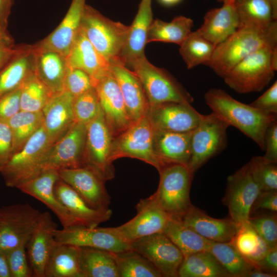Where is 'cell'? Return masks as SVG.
Segmentation results:
<instances>
[{
	"label": "cell",
	"instance_id": "4316f807",
	"mask_svg": "<svg viewBox=\"0 0 277 277\" xmlns=\"http://www.w3.org/2000/svg\"><path fill=\"white\" fill-rule=\"evenodd\" d=\"M120 87L128 114L133 122L145 116L149 108L143 86L135 74L122 65L110 67Z\"/></svg>",
	"mask_w": 277,
	"mask_h": 277
},
{
	"label": "cell",
	"instance_id": "8992f818",
	"mask_svg": "<svg viewBox=\"0 0 277 277\" xmlns=\"http://www.w3.org/2000/svg\"><path fill=\"white\" fill-rule=\"evenodd\" d=\"M51 145L43 125L0 170L6 185L17 188L38 175L43 171V162Z\"/></svg>",
	"mask_w": 277,
	"mask_h": 277
},
{
	"label": "cell",
	"instance_id": "11a10c76",
	"mask_svg": "<svg viewBox=\"0 0 277 277\" xmlns=\"http://www.w3.org/2000/svg\"><path fill=\"white\" fill-rule=\"evenodd\" d=\"M258 210H265L271 213H276L277 190L260 192L252 206L250 213Z\"/></svg>",
	"mask_w": 277,
	"mask_h": 277
},
{
	"label": "cell",
	"instance_id": "e7e4bbea",
	"mask_svg": "<svg viewBox=\"0 0 277 277\" xmlns=\"http://www.w3.org/2000/svg\"><path fill=\"white\" fill-rule=\"evenodd\" d=\"M181 0H159L163 5L166 6H172L179 3Z\"/></svg>",
	"mask_w": 277,
	"mask_h": 277
},
{
	"label": "cell",
	"instance_id": "bcb514c9",
	"mask_svg": "<svg viewBox=\"0 0 277 277\" xmlns=\"http://www.w3.org/2000/svg\"><path fill=\"white\" fill-rule=\"evenodd\" d=\"M101 106L94 87L73 97L72 109L74 122L87 125L98 114Z\"/></svg>",
	"mask_w": 277,
	"mask_h": 277
},
{
	"label": "cell",
	"instance_id": "ac0fdd59",
	"mask_svg": "<svg viewBox=\"0 0 277 277\" xmlns=\"http://www.w3.org/2000/svg\"><path fill=\"white\" fill-rule=\"evenodd\" d=\"M146 115L154 129L186 132L193 131L203 114L191 104L170 102L149 106Z\"/></svg>",
	"mask_w": 277,
	"mask_h": 277
},
{
	"label": "cell",
	"instance_id": "680465c9",
	"mask_svg": "<svg viewBox=\"0 0 277 277\" xmlns=\"http://www.w3.org/2000/svg\"><path fill=\"white\" fill-rule=\"evenodd\" d=\"M14 0H0V30L8 32V18Z\"/></svg>",
	"mask_w": 277,
	"mask_h": 277
},
{
	"label": "cell",
	"instance_id": "ab89813d",
	"mask_svg": "<svg viewBox=\"0 0 277 277\" xmlns=\"http://www.w3.org/2000/svg\"><path fill=\"white\" fill-rule=\"evenodd\" d=\"M12 133L13 153L20 150L43 125L42 111L21 110L7 121Z\"/></svg>",
	"mask_w": 277,
	"mask_h": 277
},
{
	"label": "cell",
	"instance_id": "f35d334b",
	"mask_svg": "<svg viewBox=\"0 0 277 277\" xmlns=\"http://www.w3.org/2000/svg\"><path fill=\"white\" fill-rule=\"evenodd\" d=\"M240 27H267L276 21L268 0H235Z\"/></svg>",
	"mask_w": 277,
	"mask_h": 277
},
{
	"label": "cell",
	"instance_id": "4dcf8cb0",
	"mask_svg": "<svg viewBox=\"0 0 277 277\" xmlns=\"http://www.w3.org/2000/svg\"><path fill=\"white\" fill-rule=\"evenodd\" d=\"M34 54V72L53 93L63 90L68 67L67 56L52 50H40L32 45Z\"/></svg>",
	"mask_w": 277,
	"mask_h": 277
},
{
	"label": "cell",
	"instance_id": "1f68e13d",
	"mask_svg": "<svg viewBox=\"0 0 277 277\" xmlns=\"http://www.w3.org/2000/svg\"><path fill=\"white\" fill-rule=\"evenodd\" d=\"M45 277H83L81 247L57 243L46 266Z\"/></svg>",
	"mask_w": 277,
	"mask_h": 277
},
{
	"label": "cell",
	"instance_id": "f1b7e54d",
	"mask_svg": "<svg viewBox=\"0 0 277 277\" xmlns=\"http://www.w3.org/2000/svg\"><path fill=\"white\" fill-rule=\"evenodd\" d=\"M153 21L151 0H141L132 23L126 45L121 55V64L128 68L136 60L145 56L149 27Z\"/></svg>",
	"mask_w": 277,
	"mask_h": 277
},
{
	"label": "cell",
	"instance_id": "6125c7cd",
	"mask_svg": "<svg viewBox=\"0 0 277 277\" xmlns=\"http://www.w3.org/2000/svg\"><path fill=\"white\" fill-rule=\"evenodd\" d=\"M14 40L8 32H4L0 30V45H12Z\"/></svg>",
	"mask_w": 277,
	"mask_h": 277
},
{
	"label": "cell",
	"instance_id": "836d02e7",
	"mask_svg": "<svg viewBox=\"0 0 277 277\" xmlns=\"http://www.w3.org/2000/svg\"><path fill=\"white\" fill-rule=\"evenodd\" d=\"M193 27V21L183 15L174 17L170 22L153 19L148 32L147 43L162 42L180 45L192 31Z\"/></svg>",
	"mask_w": 277,
	"mask_h": 277
},
{
	"label": "cell",
	"instance_id": "5bb4252c",
	"mask_svg": "<svg viewBox=\"0 0 277 277\" xmlns=\"http://www.w3.org/2000/svg\"><path fill=\"white\" fill-rule=\"evenodd\" d=\"M137 213L131 220L115 227H110L114 233L131 243L142 238L163 232L171 216L151 195L142 199L136 206Z\"/></svg>",
	"mask_w": 277,
	"mask_h": 277
},
{
	"label": "cell",
	"instance_id": "e0dca14e",
	"mask_svg": "<svg viewBox=\"0 0 277 277\" xmlns=\"http://www.w3.org/2000/svg\"><path fill=\"white\" fill-rule=\"evenodd\" d=\"M100 105L113 138L133 123L127 112L118 84L111 70L94 84Z\"/></svg>",
	"mask_w": 277,
	"mask_h": 277
},
{
	"label": "cell",
	"instance_id": "6f0895ef",
	"mask_svg": "<svg viewBox=\"0 0 277 277\" xmlns=\"http://www.w3.org/2000/svg\"><path fill=\"white\" fill-rule=\"evenodd\" d=\"M266 272L277 273V246L269 248L265 256L258 262L255 266Z\"/></svg>",
	"mask_w": 277,
	"mask_h": 277
},
{
	"label": "cell",
	"instance_id": "52a82bcc",
	"mask_svg": "<svg viewBox=\"0 0 277 277\" xmlns=\"http://www.w3.org/2000/svg\"><path fill=\"white\" fill-rule=\"evenodd\" d=\"M129 67L140 80L149 106L170 102H193V97L167 70L155 66L146 56L136 60Z\"/></svg>",
	"mask_w": 277,
	"mask_h": 277
},
{
	"label": "cell",
	"instance_id": "db71d44e",
	"mask_svg": "<svg viewBox=\"0 0 277 277\" xmlns=\"http://www.w3.org/2000/svg\"><path fill=\"white\" fill-rule=\"evenodd\" d=\"M31 45H0V71L17 57L27 51Z\"/></svg>",
	"mask_w": 277,
	"mask_h": 277
},
{
	"label": "cell",
	"instance_id": "484cf974",
	"mask_svg": "<svg viewBox=\"0 0 277 277\" xmlns=\"http://www.w3.org/2000/svg\"><path fill=\"white\" fill-rule=\"evenodd\" d=\"M68 67L81 69L95 83L109 72L111 66L96 50L80 29L67 56Z\"/></svg>",
	"mask_w": 277,
	"mask_h": 277
},
{
	"label": "cell",
	"instance_id": "d590c367",
	"mask_svg": "<svg viewBox=\"0 0 277 277\" xmlns=\"http://www.w3.org/2000/svg\"><path fill=\"white\" fill-rule=\"evenodd\" d=\"M180 277H229V274L209 251H200L184 258L178 270Z\"/></svg>",
	"mask_w": 277,
	"mask_h": 277
},
{
	"label": "cell",
	"instance_id": "ba28073f",
	"mask_svg": "<svg viewBox=\"0 0 277 277\" xmlns=\"http://www.w3.org/2000/svg\"><path fill=\"white\" fill-rule=\"evenodd\" d=\"M230 126L213 112L203 114L191 136V156L188 167L194 173L210 159L223 151L227 144Z\"/></svg>",
	"mask_w": 277,
	"mask_h": 277
},
{
	"label": "cell",
	"instance_id": "be15d7a7",
	"mask_svg": "<svg viewBox=\"0 0 277 277\" xmlns=\"http://www.w3.org/2000/svg\"><path fill=\"white\" fill-rule=\"evenodd\" d=\"M274 16L277 18V0H268Z\"/></svg>",
	"mask_w": 277,
	"mask_h": 277
},
{
	"label": "cell",
	"instance_id": "4fadbf2b",
	"mask_svg": "<svg viewBox=\"0 0 277 277\" xmlns=\"http://www.w3.org/2000/svg\"><path fill=\"white\" fill-rule=\"evenodd\" d=\"M86 125L75 123L60 140L48 149L43 171H57L85 166Z\"/></svg>",
	"mask_w": 277,
	"mask_h": 277
},
{
	"label": "cell",
	"instance_id": "603a6c76",
	"mask_svg": "<svg viewBox=\"0 0 277 277\" xmlns=\"http://www.w3.org/2000/svg\"><path fill=\"white\" fill-rule=\"evenodd\" d=\"M54 192L78 226L97 227L99 224L108 221L112 214L110 209L100 210L91 207L75 190L60 178L54 184Z\"/></svg>",
	"mask_w": 277,
	"mask_h": 277
},
{
	"label": "cell",
	"instance_id": "e575fe53",
	"mask_svg": "<svg viewBox=\"0 0 277 277\" xmlns=\"http://www.w3.org/2000/svg\"><path fill=\"white\" fill-rule=\"evenodd\" d=\"M83 277H119L113 252L94 248L81 247Z\"/></svg>",
	"mask_w": 277,
	"mask_h": 277
},
{
	"label": "cell",
	"instance_id": "f6af8a7d",
	"mask_svg": "<svg viewBox=\"0 0 277 277\" xmlns=\"http://www.w3.org/2000/svg\"><path fill=\"white\" fill-rule=\"evenodd\" d=\"M248 163L261 191L277 190V163L255 156Z\"/></svg>",
	"mask_w": 277,
	"mask_h": 277
},
{
	"label": "cell",
	"instance_id": "7a4b0ae2",
	"mask_svg": "<svg viewBox=\"0 0 277 277\" xmlns=\"http://www.w3.org/2000/svg\"><path fill=\"white\" fill-rule=\"evenodd\" d=\"M277 45V21L267 27L242 26L215 47L206 64L223 78L239 62L249 54L266 46Z\"/></svg>",
	"mask_w": 277,
	"mask_h": 277
},
{
	"label": "cell",
	"instance_id": "c3c4849f",
	"mask_svg": "<svg viewBox=\"0 0 277 277\" xmlns=\"http://www.w3.org/2000/svg\"><path fill=\"white\" fill-rule=\"evenodd\" d=\"M93 87L91 78L87 73L77 68L68 67L64 82L63 90L69 92L73 97H75Z\"/></svg>",
	"mask_w": 277,
	"mask_h": 277
},
{
	"label": "cell",
	"instance_id": "9c48e42d",
	"mask_svg": "<svg viewBox=\"0 0 277 277\" xmlns=\"http://www.w3.org/2000/svg\"><path fill=\"white\" fill-rule=\"evenodd\" d=\"M153 128L146 115L133 122L123 132L113 138L110 160L124 157L140 160L153 166L160 172L165 165L153 149Z\"/></svg>",
	"mask_w": 277,
	"mask_h": 277
},
{
	"label": "cell",
	"instance_id": "277c9868",
	"mask_svg": "<svg viewBox=\"0 0 277 277\" xmlns=\"http://www.w3.org/2000/svg\"><path fill=\"white\" fill-rule=\"evenodd\" d=\"M277 70V45L263 47L236 64L223 78L232 90L240 94L262 91Z\"/></svg>",
	"mask_w": 277,
	"mask_h": 277
},
{
	"label": "cell",
	"instance_id": "7bdbcfd3",
	"mask_svg": "<svg viewBox=\"0 0 277 277\" xmlns=\"http://www.w3.org/2000/svg\"><path fill=\"white\" fill-rule=\"evenodd\" d=\"M226 269L230 276L245 277L254 267L230 242L212 241L208 250Z\"/></svg>",
	"mask_w": 277,
	"mask_h": 277
},
{
	"label": "cell",
	"instance_id": "7402d4cb",
	"mask_svg": "<svg viewBox=\"0 0 277 277\" xmlns=\"http://www.w3.org/2000/svg\"><path fill=\"white\" fill-rule=\"evenodd\" d=\"M86 0H72L65 17L49 35L33 45L37 49L49 50L67 56L80 29Z\"/></svg>",
	"mask_w": 277,
	"mask_h": 277
},
{
	"label": "cell",
	"instance_id": "6da1fadb",
	"mask_svg": "<svg viewBox=\"0 0 277 277\" xmlns=\"http://www.w3.org/2000/svg\"><path fill=\"white\" fill-rule=\"evenodd\" d=\"M212 112L251 139L264 151V138L268 126L277 120V114L256 108L237 101L220 88H211L204 95Z\"/></svg>",
	"mask_w": 277,
	"mask_h": 277
},
{
	"label": "cell",
	"instance_id": "60d3db41",
	"mask_svg": "<svg viewBox=\"0 0 277 277\" xmlns=\"http://www.w3.org/2000/svg\"><path fill=\"white\" fill-rule=\"evenodd\" d=\"M179 46L180 53L188 69L206 65L211 60L216 47L197 30L191 31Z\"/></svg>",
	"mask_w": 277,
	"mask_h": 277
},
{
	"label": "cell",
	"instance_id": "f907efd6",
	"mask_svg": "<svg viewBox=\"0 0 277 277\" xmlns=\"http://www.w3.org/2000/svg\"><path fill=\"white\" fill-rule=\"evenodd\" d=\"M21 87L0 97V121L7 122L21 111Z\"/></svg>",
	"mask_w": 277,
	"mask_h": 277
},
{
	"label": "cell",
	"instance_id": "d6a6232c",
	"mask_svg": "<svg viewBox=\"0 0 277 277\" xmlns=\"http://www.w3.org/2000/svg\"><path fill=\"white\" fill-rule=\"evenodd\" d=\"M163 233L178 247L184 258L208 251L212 242L184 224L181 219L174 217H171Z\"/></svg>",
	"mask_w": 277,
	"mask_h": 277
},
{
	"label": "cell",
	"instance_id": "b9f144b4",
	"mask_svg": "<svg viewBox=\"0 0 277 277\" xmlns=\"http://www.w3.org/2000/svg\"><path fill=\"white\" fill-rule=\"evenodd\" d=\"M113 254L119 277L163 276L147 259L132 249Z\"/></svg>",
	"mask_w": 277,
	"mask_h": 277
},
{
	"label": "cell",
	"instance_id": "f546056e",
	"mask_svg": "<svg viewBox=\"0 0 277 277\" xmlns=\"http://www.w3.org/2000/svg\"><path fill=\"white\" fill-rule=\"evenodd\" d=\"M239 27V18L234 3H229L207 11L203 24L197 30L216 46L233 34Z\"/></svg>",
	"mask_w": 277,
	"mask_h": 277
},
{
	"label": "cell",
	"instance_id": "2e32d148",
	"mask_svg": "<svg viewBox=\"0 0 277 277\" xmlns=\"http://www.w3.org/2000/svg\"><path fill=\"white\" fill-rule=\"evenodd\" d=\"M54 237L57 243L100 249L114 253L131 249V244L111 231L110 227L73 226L57 229Z\"/></svg>",
	"mask_w": 277,
	"mask_h": 277
},
{
	"label": "cell",
	"instance_id": "7dc6e473",
	"mask_svg": "<svg viewBox=\"0 0 277 277\" xmlns=\"http://www.w3.org/2000/svg\"><path fill=\"white\" fill-rule=\"evenodd\" d=\"M276 213L261 214L250 216L248 222L259 236L265 241L268 248L277 246Z\"/></svg>",
	"mask_w": 277,
	"mask_h": 277
},
{
	"label": "cell",
	"instance_id": "d6986e66",
	"mask_svg": "<svg viewBox=\"0 0 277 277\" xmlns=\"http://www.w3.org/2000/svg\"><path fill=\"white\" fill-rule=\"evenodd\" d=\"M60 179L70 185L91 207L109 209L111 197L105 183L87 166L57 171Z\"/></svg>",
	"mask_w": 277,
	"mask_h": 277
},
{
	"label": "cell",
	"instance_id": "3957f363",
	"mask_svg": "<svg viewBox=\"0 0 277 277\" xmlns=\"http://www.w3.org/2000/svg\"><path fill=\"white\" fill-rule=\"evenodd\" d=\"M80 28L110 66L122 65L121 55L127 42L129 26L111 20L86 4Z\"/></svg>",
	"mask_w": 277,
	"mask_h": 277
},
{
	"label": "cell",
	"instance_id": "91938a15",
	"mask_svg": "<svg viewBox=\"0 0 277 277\" xmlns=\"http://www.w3.org/2000/svg\"><path fill=\"white\" fill-rule=\"evenodd\" d=\"M0 277H11L6 254L0 251Z\"/></svg>",
	"mask_w": 277,
	"mask_h": 277
},
{
	"label": "cell",
	"instance_id": "9a60e30c",
	"mask_svg": "<svg viewBox=\"0 0 277 277\" xmlns=\"http://www.w3.org/2000/svg\"><path fill=\"white\" fill-rule=\"evenodd\" d=\"M131 249L147 259L163 276H177L184 255L163 232L156 233L131 243Z\"/></svg>",
	"mask_w": 277,
	"mask_h": 277
},
{
	"label": "cell",
	"instance_id": "ffe728a7",
	"mask_svg": "<svg viewBox=\"0 0 277 277\" xmlns=\"http://www.w3.org/2000/svg\"><path fill=\"white\" fill-rule=\"evenodd\" d=\"M49 212H42L26 246L33 276L45 277L51 254L56 246L54 234L57 229Z\"/></svg>",
	"mask_w": 277,
	"mask_h": 277
},
{
	"label": "cell",
	"instance_id": "9f6ffc18",
	"mask_svg": "<svg viewBox=\"0 0 277 277\" xmlns=\"http://www.w3.org/2000/svg\"><path fill=\"white\" fill-rule=\"evenodd\" d=\"M264 157L277 163V120L273 122L266 130L264 138Z\"/></svg>",
	"mask_w": 277,
	"mask_h": 277
},
{
	"label": "cell",
	"instance_id": "d4e9b609",
	"mask_svg": "<svg viewBox=\"0 0 277 277\" xmlns=\"http://www.w3.org/2000/svg\"><path fill=\"white\" fill-rule=\"evenodd\" d=\"M181 220L204 238L216 242H230L239 228L231 218H213L193 205Z\"/></svg>",
	"mask_w": 277,
	"mask_h": 277
},
{
	"label": "cell",
	"instance_id": "f5cc1de1",
	"mask_svg": "<svg viewBox=\"0 0 277 277\" xmlns=\"http://www.w3.org/2000/svg\"><path fill=\"white\" fill-rule=\"evenodd\" d=\"M250 105L260 110L277 114V81Z\"/></svg>",
	"mask_w": 277,
	"mask_h": 277
},
{
	"label": "cell",
	"instance_id": "8d00e7d4",
	"mask_svg": "<svg viewBox=\"0 0 277 277\" xmlns=\"http://www.w3.org/2000/svg\"><path fill=\"white\" fill-rule=\"evenodd\" d=\"M34 71V54L30 48L0 71V97L19 88Z\"/></svg>",
	"mask_w": 277,
	"mask_h": 277
},
{
	"label": "cell",
	"instance_id": "83f0119b",
	"mask_svg": "<svg viewBox=\"0 0 277 277\" xmlns=\"http://www.w3.org/2000/svg\"><path fill=\"white\" fill-rule=\"evenodd\" d=\"M192 131L176 132L153 129L152 144L155 154L165 165L187 166L191 156Z\"/></svg>",
	"mask_w": 277,
	"mask_h": 277
},
{
	"label": "cell",
	"instance_id": "cb8c5ba5",
	"mask_svg": "<svg viewBox=\"0 0 277 277\" xmlns=\"http://www.w3.org/2000/svg\"><path fill=\"white\" fill-rule=\"evenodd\" d=\"M73 100L69 92L63 90L54 94L42 110L43 125L51 145L63 137L75 123Z\"/></svg>",
	"mask_w": 277,
	"mask_h": 277
},
{
	"label": "cell",
	"instance_id": "74e56055",
	"mask_svg": "<svg viewBox=\"0 0 277 277\" xmlns=\"http://www.w3.org/2000/svg\"><path fill=\"white\" fill-rule=\"evenodd\" d=\"M229 242L254 267L269 249L248 221L239 225L235 235Z\"/></svg>",
	"mask_w": 277,
	"mask_h": 277
},
{
	"label": "cell",
	"instance_id": "8fae6325",
	"mask_svg": "<svg viewBox=\"0 0 277 277\" xmlns=\"http://www.w3.org/2000/svg\"><path fill=\"white\" fill-rule=\"evenodd\" d=\"M28 204H17L0 208V251L7 252L27 244L41 214Z\"/></svg>",
	"mask_w": 277,
	"mask_h": 277
},
{
	"label": "cell",
	"instance_id": "30bf717a",
	"mask_svg": "<svg viewBox=\"0 0 277 277\" xmlns=\"http://www.w3.org/2000/svg\"><path fill=\"white\" fill-rule=\"evenodd\" d=\"M113 135L106 122L101 108L95 117L86 125L85 163L106 182L115 175L110 151Z\"/></svg>",
	"mask_w": 277,
	"mask_h": 277
},
{
	"label": "cell",
	"instance_id": "03108f58",
	"mask_svg": "<svg viewBox=\"0 0 277 277\" xmlns=\"http://www.w3.org/2000/svg\"><path fill=\"white\" fill-rule=\"evenodd\" d=\"M219 2L224 3H233L235 0H218Z\"/></svg>",
	"mask_w": 277,
	"mask_h": 277
},
{
	"label": "cell",
	"instance_id": "44dd1931",
	"mask_svg": "<svg viewBox=\"0 0 277 277\" xmlns=\"http://www.w3.org/2000/svg\"><path fill=\"white\" fill-rule=\"evenodd\" d=\"M59 178L57 170H45L17 188L44 203L56 215L64 228L78 226L66 208L55 195L54 186Z\"/></svg>",
	"mask_w": 277,
	"mask_h": 277
},
{
	"label": "cell",
	"instance_id": "816d5d0a",
	"mask_svg": "<svg viewBox=\"0 0 277 277\" xmlns=\"http://www.w3.org/2000/svg\"><path fill=\"white\" fill-rule=\"evenodd\" d=\"M13 154V139L7 122L0 121V170Z\"/></svg>",
	"mask_w": 277,
	"mask_h": 277
},
{
	"label": "cell",
	"instance_id": "5b68a950",
	"mask_svg": "<svg viewBox=\"0 0 277 277\" xmlns=\"http://www.w3.org/2000/svg\"><path fill=\"white\" fill-rule=\"evenodd\" d=\"M159 172L158 188L151 196L171 216L181 219L192 205L190 190L194 173L180 164L167 165Z\"/></svg>",
	"mask_w": 277,
	"mask_h": 277
},
{
	"label": "cell",
	"instance_id": "94428289",
	"mask_svg": "<svg viewBox=\"0 0 277 277\" xmlns=\"http://www.w3.org/2000/svg\"><path fill=\"white\" fill-rule=\"evenodd\" d=\"M276 274L266 272L259 268L254 267L248 272L245 277H275Z\"/></svg>",
	"mask_w": 277,
	"mask_h": 277
},
{
	"label": "cell",
	"instance_id": "7c38bea8",
	"mask_svg": "<svg viewBox=\"0 0 277 277\" xmlns=\"http://www.w3.org/2000/svg\"><path fill=\"white\" fill-rule=\"evenodd\" d=\"M261 191L248 163L228 176L222 203L238 225L248 221L252 206Z\"/></svg>",
	"mask_w": 277,
	"mask_h": 277
},
{
	"label": "cell",
	"instance_id": "681fc988",
	"mask_svg": "<svg viewBox=\"0 0 277 277\" xmlns=\"http://www.w3.org/2000/svg\"><path fill=\"white\" fill-rule=\"evenodd\" d=\"M26 246V244H22L6 252L11 277L33 276Z\"/></svg>",
	"mask_w": 277,
	"mask_h": 277
},
{
	"label": "cell",
	"instance_id": "ee69618b",
	"mask_svg": "<svg viewBox=\"0 0 277 277\" xmlns=\"http://www.w3.org/2000/svg\"><path fill=\"white\" fill-rule=\"evenodd\" d=\"M53 94L33 71L21 87V110L41 111Z\"/></svg>",
	"mask_w": 277,
	"mask_h": 277
}]
</instances>
